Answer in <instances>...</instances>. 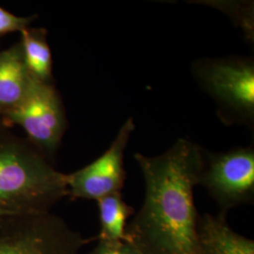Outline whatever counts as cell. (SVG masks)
Listing matches in <instances>:
<instances>
[{
    "instance_id": "1",
    "label": "cell",
    "mask_w": 254,
    "mask_h": 254,
    "mask_svg": "<svg viewBox=\"0 0 254 254\" xmlns=\"http://www.w3.org/2000/svg\"><path fill=\"white\" fill-rule=\"evenodd\" d=\"M203 150L179 138L162 154H134L145 182V197L127 224V242L141 254H198L200 216L193 192L199 186Z\"/></svg>"
},
{
    "instance_id": "2",
    "label": "cell",
    "mask_w": 254,
    "mask_h": 254,
    "mask_svg": "<svg viewBox=\"0 0 254 254\" xmlns=\"http://www.w3.org/2000/svg\"><path fill=\"white\" fill-rule=\"evenodd\" d=\"M66 196L67 174L0 119V217L49 214Z\"/></svg>"
},
{
    "instance_id": "3",
    "label": "cell",
    "mask_w": 254,
    "mask_h": 254,
    "mask_svg": "<svg viewBox=\"0 0 254 254\" xmlns=\"http://www.w3.org/2000/svg\"><path fill=\"white\" fill-rule=\"evenodd\" d=\"M193 74L218 105V118L227 126L254 127V63L251 58L202 59L192 65Z\"/></svg>"
},
{
    "instance_id": "4",
    "label": "cell",
    "mask_w": 254,
    "mask_h": 254,
    "mask_svg": "<svg viewBox=\"0 0 254 254\" xmlns=\"http://www.w3.org/2000/svg\"><path fill=\"white\" fill-rule=\"evenodd\" d=\"M92 240L51 213L0 217V254H79Z\"/></svg>"
},
{
    "instance_id": "5",
    "label": "cell",
    "mask_w": 254,
    "mask_h": 254,
    "mask_svg": "<svg viewBox=\"0 0 254 254\" xmlns=\"http://www.w3.org/2000/svg\"><path fill=\"white\" fill-rule=\"evenodd\" d=\"M0 119L9 127H21L27 139L53 161L67 128L64 103L53 83L33 78L23 101Z\"/></svg>"
},
{
    "instance_id": "6",
    "label": "cell",
    "mask_w": 254,
    "mask_h": 254,
    "mask_svg": "<svg viewBox=\"0 0 254 254\" xmlns=\"http://www.w3.org/2000/svg\"><path fill=\"white\" fill-rule=\"evenodd\" d=\"M199 186L207 190L224 216L232 209L254 203V146L218 154L203 150Z\"/></svg>"
},
{
    "instance_id": "7",
    "label": "cell",
    "mask_w": 254,
    "mask_h": 254,
    "mask_svg": "<svg viewBox=\"0 0 254 254\" xmlns=\"http://www.w3.org/2000/svg\"><path fill=\"white\" fill-rule=\"evenodd\" d=\"M135 128L133 118L127 119L104 154L80 170L67 174L68 196L72 200H98L121 192L127 179L125 151Z\"/></svg>"
},
{
    "instance_id": "8",
    "label": "cell",
    "mask_w": 254,
    "mask_h": 254,
    "mask_svg": "<svg viewBox=\"0 0 254 254\" xmlns=\"http://www.w3.org/2000/svg\"><path fill=\"white\" fill-rule=\"evenodd\" d=\"M198 254H254V240L234 231L227 216L205 214L198 220Z\"/></svg>"
},
{
    "instance_id": "9",
    "label": "cell",
    "mask_w": 254,
    "mask_h": 254,
    "mask_svg": "<svg viewBox=\"0 0 254 254\" xmlns=\"http://www.w3.org/2000/svg\"><path fill=\"white\" fill-rule=\"evenodd\" d=\"M21 43L0 52V117L15 109L33 80Z\"/></svg>"
},
{
    "instance_id": "10",
    "label": "cell",
    "mask_w": 254,
    "mask_h": 254,
    "mask_svg": "<svg viewBox=\"0 0 254 254\" xmlns=\"http://www.w3.org/2000/svg\"><path fill=\"white\" fill-rule=\"evenodd\" d=\"M96 201L100 222L97 239L109 242H127L128 219L135 214L134 207L127 204L121 192L109 194Z\"/></svg>"
},
{
    "instance_id": "11",
    "label": "cell",
    "mask_w": 254,
    "mask_h": 254,
    "mask_svg": "<svg viewBox=\"0 0 254 254\" xmlns=\"http://www.w3.org/2000/svg\"><path fill=\"white\" fill-rule=\"evenodd\" d=\"M21 45L30 74L39 81L52 82V54L47 43L45 28H29L21 31Z\"/></svg>"
},
{
    "instance_id": "12",
    "label": "cell",
    "mask_w": 254,
    "mask_h": 254,
    "mask_svg": "<svg viewBox=\"0 0 254 254\" xmlns=\"http://www.w3.org/2000/svg\"><path fill=\"white\" fill-rule=\"evenodd\" d=\"M33 17H19L0 8V33L22 31L27 27Z\"/></svg>"
},
{
    "instance_id": "13",
    "label": "cell",
    "mask_w": 254,
    "mask_h": 254,
    "mask_svg": "<svg viewBox=\"0 0 254 254\" xmlns=\"http://www.w3.org/2000/svg\"><path fill=\"white\" fill-rule=\"evenodd\" d=\"M89 254H141V253L126 241L109 242L99 240L98 245Z\"/></svg>"
}]
</instances>
